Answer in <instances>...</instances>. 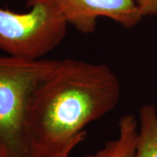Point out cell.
Wrapping results in <instances>:
<instances>
[{
  "label": "cell",
  "instance_id": "obj_7",
  "mask_svg": "<svg viewBox=\"0 0 157 157\" xmlns=\"http://www.w3.org/2000/svg\"><path fill=\"white\" fill-rule=\"evenodd\" d=\"M143 17L157 16V0H135Z\"/></svg>",
  "mask_w": 157,
  "mask_h": 157
},
{
  "label": "cell",
  "instance_id": "obj_4",
  "mask_svg": "<svg viewBox=\"0 0 157 157\" xmlns=\"http://www.w3.org/2000/svg\"><path fill=\"white\" fill-rule=\"evenodd\" d=\"M63 16L75 30L93 33L99 17H107L124 28H133L142 19L135 0H54Z\"/></svg>",
  "mask_w": 157,
  "mask_h": 157
},
{
  "label": "cell",
  "instance_id": "obj_2",
  "mask_svg": "<svg viewBox=\"0 0 157 157\" xmlns=\"http://www.w3.org/2000/svg\"><path fill=\"white\" fill-rule=\"evenodd\" d=\"M60 60L0 56V155L33 157L28 136L31 104Z\"/></svg>",
  "mask_w": 157,
  "mask_h": 157
},
{
  "label": "cell",
  "instance_id": "obj_6",
  "mask_svg": "<svg viewBox=\"0 0 157 157\" xmlns=\"http://www.w3.org/2000/svg\"><path fill=\"white\" fill-rule=\"evenodd\" d=\"M135 157H157V110L154 105L140 108Z\"/></svg>",
  "mask_w": 157,
  "mask_h": 157
},
{
  "label": "cell",
  "instance_id": "obj_5",
  "mask_svg": "<svg viewBox=\"0 0 157 157\" xmlns=\"http://www.w3.org/2000/svg\"><path fill=\"white\" fill-rule=\"evenodd\" d=\"M137 137L138 120L133 114H125L119 120L117 136L84 157H135Z\"/></svg>",
  "mask_w": 157,
  "mask_h": 157
},
{
  "label": "cell",
  "instance_id": "obj_3",
  "mask_svg": "<svg viewBox=\"0 0 157 157\" xmlns=\"http://www.w3.org/2000/svg\"><path fill=\"white\" fill-rule=\"evenodd\" d=\"M25 7L17 12L0 6V50L41 59L64 40L69 25L54 0H25Z\"/></svg>",
  "mask_w": 157,
  "mask_h": 157
},
{
  "label": "cell",
  "instance_id": "obj_1",
  "mask_svg": "<svg viewBox=\"0 0 157 157\" xmlns=\"http://www.w3.org/2000/svg\"><path fill=\"white\" fill-rule=\"evenodd\" d=\"M117 75L106 64L61 59L34 95L28 136L33 157H49L86 135L84 128L118 105Z\"/></svg>",
  "mask_w": 157,
  "mask_h": 157
},
{
  "label": "cell",
  "instance_id": "obj_8",
  "mask_svg": "<svg viewBox=\"0 0 157 157\" xmlns=\"http://www.w3.org/2000/svg\"><path fill=\"white\" fill-rule=\"evenodd\" d=\"M86 135H81L80 137H78L77 139H75L74 140H73L70 144H68L67 146L65 148H63L61 151L57 153L55 155H52V156L49 157H70L71 154L73 153V151L74 150V148L77 146H78L82 141L84 140H86ZM0 157H3L2 155H0Z\"/></svg>",
  "mask_w": 157,
  "mask_h": 157
}]
</instances>
